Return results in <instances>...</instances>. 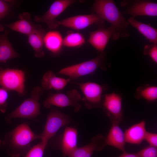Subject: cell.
I'll use <instances>...</instances> for the list:
<instances>
[{
    "mask_svg": "<svg viewBox=\"0 0 157 157\" xmlns=\"http://www.w3.org/2000/svg\"><path fill=\"white\" fill-rule=\"evenodd\" d=\"M92 9L101 18L111 24L109 27L113 31V40L129 36L127 27L130 24L113 0H96Z\"/></svg>",
    "mask_w": 157,
    "mask_h": 157,
    "instance_id": "obj_1",
    "label": "cell"
},
{
    "mask_svg": "<svg viewBox=\"0 0 157 157\" xmlns=\"http://www.w3.org/2000/svg\"><path fill=\"white\" fill-rule=\"evenodd\" d=\"M38 139L40 135L34 133L24 122L7 133L2 144L10 157H20L25 156L31 148V143Z\"/></svg>",
    "mask_w": 157,
    "mask_h": 157,
    "instance_id": "obj_2",
    "label": "cell"
},
{
    "mask_svg": "<svg viewBox=\"0 0 157 157\" xmlns=\"http://www.w3.org/2000/svg\"><path fill=\"white\" fill-rule=\"evenodd\" d=\"M43 92V90L41 87L36 86L34 87L30 97L9 114L5 118L6 121L10 123L11 119L15 118L32 119L36 118L40 114L39 101Z\"/></svg>",
    "mask_w": 157,
    "mask_h": 157,
    "instance_id": "obj_3",
    "label": "cell"
},
{
    "mask_svg": "<svg viewBox=\"0 0 157 157\" xmlns=\"http://www.w3.org/2000/svg\"><path fill=\"white\" fill-rule=\"evenodd\" d=\"M106 56L104 51L99 52L94 58L79 63L65 67L58 73L60 75L76 79L94 73L99 68L106 69Z\"/></svg>",
    "mask_w": 157,
    "mask_h": 157,
    "instance_id": "obj_4",
    "label": "cell"
},
{
    "mask_svg": "<svg viewBox=\"0 0 157 157\" xmlns=\"http://www.w3.org/2000/svg\"><path fill=\"white\" fill-rule=\"evenodd\" d=\"M82 100L80 93L75 89L68 91L66 92L53 93L50 92L43 102V106L49 108L51 106L59 107L72 106L76 112L78 111L81 106L80 102Z\"/></svg>",
    "mask_w": 157,
    "mask_h": 157,
    "instance_id": "obj_5",
    "label": "cell"
},
{
    "mask_svg": "<svg viewBox=\"0 0 157 157\" xmlns=\"http://www.w3.org/2000/svg\"><path fill=\"white\" fill-rule=\"evenodd\" d=\"M25 81L23 70L0 67V86L8 91H15L19 96H23L25 92Z\"/></svg>",
    "mask_w": 157,
    "mask_h": 157,
    "instance_id": "obj_6",
    "label": "cell"
},
{
    "mask_svg": "<svg viewBox=\"0 0 157 157\" xmlns=\"http://www.w3.org/2000/svg\"><path fill=\"white\" fill-rule=\"evenodd\" d=\"M125 8L122 11L123 15L127 14L135 18L138 16H157V3L147 0H124L120 3Z\"/></svg>",
    "mask_w": 157,
    "mask_h": 157,
    "instance_id": "obj_7",
    "label": "cell"
},
{
    "mask_svg": "<svg viewBox=\"0 0 157 157\" xmlns=\"http://www.w3.org/2000/svg\"><path fill=\"white\" fill-rule=\"evenodd\" d=\"M72 121L66 114L57 109H52L47 116L44 130L40 134L41 140L48 143L60 128L72 122Z\"/></svg>",
    "mask_w": 157,
    "mask_h": 157,
    "instance_id": "obj_8",
    "label": "cell"
},
{
    "mask_svg": "<svg viewBox=\"0 0 157 157\" xmlns=\"http://www.w3.org/2000/svg\"><path fill=\"white\" fill-rule=\"evenodd\" d=\"M76 1L74 0H56L45 13L40 16H35L34 20L37 22L46 24L50 29H55L59 26L56 23V18Z\"/></svg>",
    "mask_w": 157,
    "mask_h": 157,
    "instance_id": "obj_9",
    "label": "cell"
},
{
    "mask_svg": "<svg viewBox=\"0 0 157 157\" xmlns=\"http://www.w3.org/2000/svg\"><path fill=\"white\" fill-rule=\"evenodd\" d=\"M104 21L96 13L78 15L57 20L58 26L61 25L79 31L95 24L97 26L104 24Z\"/></svg>",
    "mask_w": 157,
    "mask_h": 157,
    "instance_id": "obj_10",
    "label": "cell"
},
{
    "mask_svg": "<svg viewBox=\"0 0 157 157\" xmlns=\"http://www.w3.org/2000/svg\"><path fill=\"white\" fill-rule=\"evenodd\" d=\"M84 97L82 100L88 109L102 106V94L104 87L96 83L88 82L78 83Z\"/></svg>",
    "mask_w": 157,
    "mask_h": 157,
    "instance_id": "obj_11",
    "label": "cell"
},
{
    "mask_svg": "<svg viewBox=\"0 0 157 157\" xmlns=\"http://www.w3.org/2000/svg\"><path fill=\"white\" fill-rule=\"evenodd\" d=\"M122 98L115 92L104 95L102 106L111 123L119 124L123 117L122 108Z\"/></svg>",
    "mask_w": 157,
    "mask_h": 157,
    "instance_id": "obj_12",
    "label": "cell"
},
{
    "mask_svg": "<svg viewBox=\"0 0 157 157\" xmlns=\"http://www.w3.org/2000/svg\"><path fill=\"white\" fill-rule=\"evenodd\" d=\"M97 29L90 32L88 41L98 52L104 51L108 42L113 35V31L109 27L106 28L104 24L97 26Z\"/></svg>",
    "mask_w": 157,
    "mask_h": 157,
    "instance_id": "obj_13",
    "label": "cell"
},
{
    "mask_svg": "<svg viewBox=\"0 0 157 157\" xmlns=\"http://www.w3.org/2000/svg\"><path fill=\"white\" fill-rule=\"evenodd\" d=\"M105 138L101 134L93 137L90 142L83 147H77L67 156L69 157H91L95 151H100L106 146Z\"/></svg>",
    "mask_w": 157,
    "mask_h": 157,
    "instance_id": "obj_14",
    "label": "cell"
},
{
    "mask_svg": "<svg viewBox=\"0 0 157 157\" xmlns=\"http://www.w3.org/2000/svg\"><path fill=\"white\" fill-rule=\"evenodd\" d=\"M18 17V20L6 24V26L12 30L28 35L41 27L40 25L36 24L32 21L28 13H21Z\"/></svg>",
    "mask_w": 157,
    "mask_h": 157,
    "instance_id": "obj_15",
    "label": "cell"
},
{
    "mask_svg": "<svg viewBox=\"0 0 157 157\" xmlns=\"http://www.w3.org/2000/svg\"><path fill=\"white\" fill-rule=\"evenodd\" d=\"M77 131L76 129L66 126L60 142L63 157H66L77 147Z\"/></svg>",
    "mask_w": 157,
    "mask_h": 157,
    "instance_id": "obj_16",
    "label": "cell"
},
{
    "mask_svg": "<svg viewBox=\"0 0 157 157\" xmlns=\"http://www.w3.org/2000/svg\"><path fill=\"white\" fill-rule=\"evenodd\" d=\"M70 78L65 79L57 76L51 70L47 71L43 75L41 81V88L44 90L51 89L57 91L64 89L70 82Z\"/></svg>",
    "mask_w": 157,
    "mask_h": 157,
    "instance_id": "obj_17",
    "label": "cell"
},
{
    "mask_svg": "<svg viewBox=\"0 0 157 157\" xmlns=\"http://www.w3.org/2000/svg\"><path fill=\"white\" fill-rule=\"evenodd\" d=\"M111 123L110 129L105 138L106 144L124 152L126 142L124 132L119 127V124Z\"/></svg>",
    "mask_w": 157,
    "mask_h": 157,
    "instance_id": "obj_18",
    "label": "cell"
},
{
    "mask_svg": "<svg viewBox=\"0 0 157 157\" xmlns=\"http://www.w3.org/2000/svg\"><path fill=\"white\" fill-rule=\"evenodd\" d=\"M147 131L145 121L135 124L124 132L125 142L132 144H140L144 140Z\"/></svg>",
    "mask_w": 157,
    "mask_h": 157,
    "instance_id": "obj_19",
    "label": "cell"
},
{
    "mask_svg": "<svg viewBox=\"0 0 157 157\" xmlns=\"http://www.w3.org/2000/svg\"><path fill=\"white\" fill-rule=\"evenodd\" d=\"M46 33L45 30L41 27L28 35V42L34 51V56L36 57H43L45 55L43 47Z\"/></svg>",
    "mask_w": 157,
    "mask_h": 157,
    "instance_id": "obj_20",
    "label": "cell"
},
{
    "mask_svg": "<svg viewBox=\"0 0 157 157\" xmlns=\"http://www.w3.org/2000/svg\"><path fill=\"white\" fill-rule=\"evenodd\" d=\"M127 21L132 26L136 28L146 39L152 43L157 44V30L149 24L142 23L130 17Z\"/></svg>",
    "mask_w": 157,
    "mask_h": 157,
    "instance_id": "obj_21",
    "label": "cell"
},
{
    "mask_svg": "<svg viewBox=\"0 0 157 157\" xmlns=\"http://www.w3.org/2000/svg\"><path fill=\"white\" fill-rule=\"evenodd\" d=\"M9 32L6 30L3 34L0 35V63H6L8 60L19 56L8 39Z\"/></svg>",
    "mask_w": 157,
    "mask_h": 157,
    "instance_id": "obj_22",
    "label": "cell"
},
{
    "mask_svg": "<svg viewBox=\"0 0 157 157\" xmlns=\"http://www.w3.org/2000/svg\"><path fill=\"white\" fill-rule=\"evenodd\" d=\"M63 38L58 31H51L46 33L44 39V45L49 51L57 53L61 50L63 45Z\"/></svg>",
    "mask_w": 157,
    "mask_h": 157,
    "instance_id": "obj_23",
    "label": "cell"
},
{
    "mask_svg": "<svg viewBox=\"0 0 157 157\" xmlns=\"http://www.w3.org/2000/svg\"><path fill=\"white\" fill-rule=\"evenodd\" d=\"M134 95L137 99L143 98L149 102H154L157 99V87L149 84L139 86Z\"/></svg>",
    "mask_w": 157,
    "mask_h": 157,
    "instance_id": "obj_24",
    "label": "cell"
},
{
    "mask_svg": "<svg viewBox=\"0 0 157 157\" xmlns=\"http://www.w3.org/2000/svg\"><path fill=\"white\" fill-rule=\"evenodd\" d=\"M85 43L84 36L78 32L69 33L63 38V46L68 47H79Z\"/></svg>",
    "mask_w": 157,
    "mask_h": 157,
    "instance_id": "obj_25",
    "label": "cell"
},
{
    "mask_svg": "<svg viewBox=\"0 0 157 157\" xmlns=\"http://www.w3.org/2000/svg\"><path fill=\"white\" fill-rule=\"evenodd\" d=\"M47 143L42 141L28 150L24 157H43Z\"/></svg>",
    "mask_w": 157,
    "mask_h": 157,
    "instance_id": "obj_26",
    "label": "cell"
},
{
    "mask_svg": "<svg viewBox=\"0 0 157 157\" xmlns=\"http://www.w3.org/2000/svg\"><path fill=\"white\" fill-rule=\"evenodd\" d=\"M143 53L144 55L149 56L153 62L157 63V44L151 43L145 45Z\"/></svg>",
    "mask_w": 157,
    "mask_h": 157,
    "instance_id": "obj_27",
    "label": "cell"
},
{
    "mask_svg": "<svg viewBox=\"0 0 157 157\" xmlns=\"http://www.w3.org/2000/svg\"><path fill=\"white\" fill-rule=\"evenodd\" d=\"M137 154L139 157H157V147L149 145Z\"/></svg>",
    "mask_w": 157,
    "mask_h": 157,
    "instance_id": "obj_28",
    "label": "cell"
},
{
    "mask_svg": "<svg viewBox=\"0 0 157 157\" xmlns=\"http://www.w3.org/2000/svg\"><path fill=\"white\" fill-rule=\"evenodd\" d=\"M8 91L6 89L0 86V112L5 113L7 106V99Z\"/></svg>",
    "mask_w": 157,
    "mask_h": 157,
    "instance_id": "obj_29",
    "label": "cell"
},
{
    "mask_svg": "<svg viewBox=\"0 0 157 157\" xmlns=\"http://www.w3.org/2000/svg\"><path fill=\"white\" fill-rule=\"evenodd\" d=\"M145 140L149 145L157 147V134L147 131L144 138Z\"/></svg>",
    "mask_w": 157,
    "mask_h": 157,
    "instance_id": "obj_30",
    "label": "cell"
},
{
    "mask_svg": "<svg viewBox=\"0 0 157 157\" xmlns=\"http://www.w3.org/2000/svg\"><path fill=\"white\" fill-rule=\"evenodd\" d=\"M9 8L10 5L7 2L0 0V19L7 15Z\"/></svg>",
    "mask_w": 157,
    "mask_h": 157,
    "instance_id": "obj_31",
    "label": "cell"
},
{
    "mask_svg": "<svg viewBox=\"0 0 157 157\" xmlns=\"http://www.w3.org/2000/svg\"><path fill=\"white\" fill-rule=\"evenodd\" d=\"M119 157H139L137 153H129L123 152V153Z\"/></svg>",
    "mask_w": 157,
    "mask_h": 157,
    "instance_id": "obj_32",
    "label": "cell"
},
{
    "mask_svg": "<svg viewBox=\"0 0 157 157\" xmlns=\"http://www.w3.org/2000/svg\"><path fill=\"white\" fill-rule=\"evenodd\" d=\"M5 28L4 26L3 25L0 24V31H3Z\"/></svg>",
    "mask_w": 157,
    "mask_h": 157,
    "instance_id": "obj_33",
    "label": "cell"
},
{
    "mask_svg": "<svg viewBox=\"0 0 157 157\" xmlns=\"http://www.w3.org/2000/svg\"><path fill=\"white\" fill-rule=\"evenodd\" d=\"M2 141H1V140L0 139V147L1 146V144H2Z\"/></svg>",
    "mask_w": 157,
    "mask_h": 157,
    "instance_id": "obj_34",
    "label": "cell"
}]
</instances>
